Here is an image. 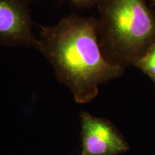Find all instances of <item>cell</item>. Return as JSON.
I'll list each match as a JSON object with an SVG mask.
<instances>
[{
  "instance_id": "obj_3",
  "label": "cell",
  "mask_w": 155,
  "mask_h": 155,
  "mask_svg": "<svg viewBox=\"0 0 155 155\" xmlns=\"http://www.w3.org/2000/svg\"><path fill=\"white\" fill-rule=\"evenodd\" d=\"M32 2V0H0V45L36 47Z\"/></svg>"
},
{
  "instance_id": "obj_2",
  "label": "cell",
  "mask_w": 155,
  "mask_h": 155,
  "mask_svg": "<svg viewBox=\"0 0 155 155\" xmlns=\"http://www.w3.org/2000/svg\"><path fill=\"white\" fill-rule=\"evenodd\" d=\"M98 43L108 63L136 65L155 44V16L146 0H98Z\"/></svg>"
},
{
  "instance_id": "obj_5",
  "label": "cell",
  "mask_w": 155,
  "mask_h": 155,
  "mask_svg": "<svg viewBox=\"0 0 155 155\" xmlns=\"http://www.w3.org/2000/svg\"><path fill=\"white\" fill-rule=\"evenodd\" d=\"M135 65L155 78V44Z\"/></svg>"
},
{
  "instance_id": "obj_6",
  "label": "cell",
  "mask_w": 155,
  "mask_h": 155,
  "mask_svg": "<svg viewBox=\"0 0 155 155\" xmlns=\"http://www.w3.org/2000/svg\"><path fill=\"white\" fill-rule=\"evenodd\" d=\"M70 1L78 7L88 8V7L97 5L98 0H70Z\"/></svg>"
},
{
  "instance_id": "obj_4",
  "label": "cell",
  "mask_w": 155,
  "mask_h": 155,
  "mask_svg": "<svg viewBox=\"0 0 155 155\" xmlns=\"http://www.w3.org/2000/svg\"><path fill=\"white\" fill-rule=\"evenodd\" d=\"M80 155H118L128 150V145L109 122L83 111Z\"/></svg>"
},
{
  "instance_id": "obj_1",
  "label": "cell",
  "mask_w": 155,
  "mask_h": 155,
  "mask_svg": "<svg viewBox=\"0 0 155 155\" xmlns=\"http://www.w3.org/2000/svg\"><path fill=\"white\" fill-rule=\"evenodd\" d=\"M36 48L53 66L58 81L78 104L91 101L103 83L119 78L124 70L109 63L98 43V19L76 14L53 26H41Z\"/></svg>"
},
{
  "instance_id": "obj_7",
  "label": "cell",
  "mask_w": 155,
  "mask_h": 155,
  "mask_svg": "<svg viewBox=\"0 0 155 155\" xmlns=\"http://www.w3.org/2000/svg\"><path fill=\"white\" fill-rule=\"evenodd\" d=\"M147 2H149L153 6H155V0H146Z\"/></svg>"
}]
</instances>
